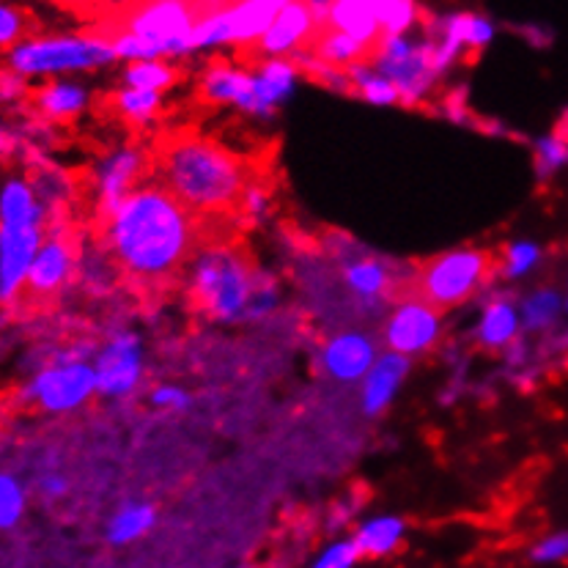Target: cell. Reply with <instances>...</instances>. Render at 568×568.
<instances>
[{
	"label": "cell",
	"mask_w": 568,
	"mask_h": 568,
	"mask_svg": "<svg viewBox=\"0 0 568 568\" xmlns=\"http://www.w3.org/2000/svg\"><path fill=\"white\" fill-rule=\"evenodd\" d=\"M497 270V258L486 251H459L423 261L413 275L404 277L402 300L423 303L437 313L465 303Z\"/></svg>",
	"instance_id": "obj_5"
},
{
	"label": "cell",
	"mask_w": 568,
	"mask_h": 568,
	"mask_svg": "<svg viewBox=\"0 0 568 568\" xmlns=\"http://www.w3.org/2000/svg\"><path fill=\"white\" fill-rule=\"evenodd\" d=\"M100 234L119 275L141 300L184 281L199 251V223L160 184L126 193Z\"/></svg>",
	"instance_id": "obj_1"
},
{
	"label": "cell",
	"mask_w": 568,
	"mask_h": 568,
	"mask_svg": "<svg viewBox=\"0 0 568 568\" xmlns=\"http://www.w3.org/2000/svg\"><path fill=\"white\" fill-rule=\"evenodd\" d=\"M97 387V374L83 363H69L61 368H48L37 376L28 396L42 409H72L89 398V393Z\"/></svg>",
	"instance_id": "obj_11"
},
{
	"label": "cell",
	"mask_w": 568,
	"mask_h": 568,
	"mask_svg": "<svg viewBox=\"0 0 568 568\" xmlns=\"http://www.w3.org/2000/svg\"><path fill=\"white\" fill-rule=\"evenodd\" d=\"M517 311L506 303H495L486 311L484 322H480V341L486 346H500L508 344L517 333Z\"/></svg>",
	"instance_id": "obj_24"
},
{
	"label": "cell",
	"mask_w": 568,
	"mask_h": 568,
	"mask_svg": "<svg viewBox=\"0 0 568 568\" xmlns=\"http://www.w3.org/2000/svg\"><path fill=\"white\" fill-rule=\"evenodd\" d=\"M407 374V361L402 355H387L376 363V368L371 371L368 385H365V409L376 413V409L385 407L390 402V396L396 393L398 382Z\"/></svg>",
	"instance_id": "obj_21"
},
{
	"label": "cell",
	"mask_w": 568,
	"mask_h": 568,
	"mask_svg": "<svg viewBox=\"0 0 568 568\" xmlns=\"http://www.w3.org/2000/svg\"><path fill=\"white\" fill-rule=\"evenodd\" d=\"M26 78H22L20 72H14V69H3L0 72V102H17L26 97Z\"/></svg>",
	"instance_id": "obj_35"
},
{
	"label": "cell",
	"mask_w": 568,
	"mask_h": 568,
	"mask_svg": "<svg viewBox=\"0 0 568 568\" xmlns=\"http://www.w3.org/2000/svg\"><path fill=\"white\" fill-rule=\"evenodd\" d=\"M0 225L9 229H26V225H42V206L26 182H9L0 193Z\"/></svg>",
	"instance_id": "obj_19"
},
{
	"label": "cell",
	"mask_w": 568,
	"mask_h": 568,
	"mask_svg": "<svg viewBox=\"0 0 568 568\" xmlns=\"http://www.w3.org/2000/svg\"><path fill=\"white\" fill-rule=\"evenodd\" d=\"M223 6L229 3L225 0H138L121 11L119 20L97 33H102L108 42L115 33L143 39L154 61H160L162 55H184L195 26Z\"/></svg>",
	"instance_id": "obj_4"
},
{
	"label": "cell",
	"mask_w": 568,
	"mask_h": 568,
	"mask_svg": "<svg viewBox=\"0 0 568 568\" xmlns=\"http://www.w3.org/2000/svg\"><path fill=\"white\" fill-rule=\"evenodd\" d=\"M536 165L541 176H552L555 171H560V168L568 165V138L552 135L547 138V141L538 143Z\"/></svg>",
	"instance_id": "obj_29"
},
{
	"label": "cell",
	"mask_w": 568,
	"mask_h": 568,
	"mask_svg": "<svg viewBox=\"0 0 568 568\" xmlns=\"http://www.w3.org/2000/svg\"><path fill=\"white\" fill-rule=\"evenodd\" d=\"M305 6H308L311 14L316 17L318 28H324V22H327L329 9H333V0H305Z\"/></svg>",
	"instance_id": "obj_36"
},
{
	"label": "cell",
	"mask_w": 568,
	"mask_h": 568,
	"mask_svg": "<svg viewBox=\"0 0 568 568\" xmlns=\"http://www.w3.org/2000/svg\"><path fill=\"white\" fill-rule=\"evenodd\" d=\"M149 171L195 220L242 223L261 206L253 162L190 126L156 138Z\"/></svg>",
	"instance_id": "obj_2"
},
{
	"label": "cell",
	"mask_w": 568,
	"mask_h": 568,
	"mask_svg": "<svg viewBox=\"0 0 568 568\" xmlns=\"http://www.w3.org/2000/svg\"><path fill=\"white\" fill-rule=\"evenodd\" d=\"M176 80V69H171L162 61H132V67L126 69V83L130 89L138 91H160L165 85H171Z\"/></svg>",
	"instance_id": "obj_25"
},
{
	"label": "cell",
	"mask_w": 568,
	"mask_h": 568,
	"mask_svg": "<svg viewBox=\"0 0 568 568\" xmlns=\"http://www.w3.org/2000/svg\"><path fill=\"white\" fill-rule=\"evenodd\" d=\"M439 313L423 303L404 300V305L390 316L385 341L396 355H417L428 349L437 338Z\"/></svg>",
	"instance_id": "obj_12"
},
{
	"label": "cell",
	"mask_w": 568,
	"mask_h": 568,
	"mask_svg": "<svg viewBox=\"0 0 568 568\" xmlns=\"http://www.w3.org/2000/svg\"><path fill=\"white\" fill-rule=\"evenodd\" d=\"M560 313V297L555 292H541L536 297L527 300L525 305V322L530 327H547L558 318Z\"/></svg>",
	"instance_id": "obj_31"
},
{
	"label": "cell",
	"mask_w": 568,
	"mask_h": 568,
	"mask_svg": "<svg viewBox=\"0 0 568 568\" xmlns=\"http://www.w3.org/2000/svg\"><path fill=\"white\" fill-rule=\"evenodd\" d=\"M156 104H160V97H156L154 91L130 89V91H124V94L115 97V108H119L121 113L132 121H146L149 115L154 113Z\"/></svg>",
	"instance_id": "obj_30"
},
{
	"label": "cell",
	"mask_w": 568,
	"mask_h": 568,
	"mask_svg": "<svg viewBox=\"0 0 568 568\" xmlns=\"http://www.w3.org/2000/svg\"><path fill=\"white\" fill-rule=\"evenodd\" d=\"M184 292L195 311L212 318H236L256 308L258 297H270L258 288L253 258L240 240L199 245L184 272Z\"/></svg>",
	"instance_id": "obj_3"
},
{
	"label": "cell",
	"mask_w": 568,
	"mask_h": 568,
	"mask_svg": "<svg viewBox=\"0 0 568 568\" xmlns=\"http://www.w3.org/2000/svg\"><path fill=\"white\" fill-rule=\"evenodd\" d=\"M225 3H231V0H225Z\"/></svg>",
	"instance_id": "obj_41"
},
{
	"label": "cell",
	"mask_w": 568,
	"mask_h": 568,
	"mask_svg": "<svg viewBox=\"0 0 568 568\" xmlns=\"http://www.w3.org/2000/svg\"><path fill=\"white\" fill-rule=\"evenodd\" d=\"M374 67L376 72L385 74L396 85L398 97L407 102L420 100L439 74L432 39H413L409 33L407 37L385 39L376 48Z\"/></svg>",
	"instance_id": "obj_7"
},
{
	"label": "cell",
	"mask_w": 568,
	"mask_h": 568,
	"mask_svg": "<svg viewBox=\"0 0 568 568\" xmlns=\"http://www.w3.org/2000/svg\"><path fill=\"white\" fill-rule=\"evenodd\" d=\"M152 521H154V511L149 506L126 508V511H121L119 517L113 519V525H110V538H113L115 544L132 541V538L143 536V532L152 527Z\"/></svg>",
	"instance_id": "obj_26"
},
{
	"label": "cell",
	"mask_w": 568,
	"mask_h": 568,
	"mask_svg": "<svg viewBox=\"0 0 568 568\" xmlns=\"http://www.w3.org/2000/svg\"><path fill=\"white\" fill-rule=\"evenodd\" d=\"M85 94L80 85L72 83H48L33 94V108L48 121H69L83 108Z\"/></svg>",
	"instance_id": "obj_20"
},
{
	"label": "cell",
	"mask_w": 568,
	"mask_h": 568,
	"mask_svg": "<svg viewBox=\"0 0 568 568\" xmlns=\"http://www.w3.org/2000/svg\"><path fill=\"white\" fill-rule=\"evenodd\" d=\"M324 28H333V31H341L346 33V37L357 39L365 48L374 50V55L376 48L382 44V39H385L379 28L376 0H333V9H329Z\"/></svg>",
	"instance_id": "obj_15"
},
{
	"label": "cell",
	"mask_w": 568,
	"mask_h": 568,
	"mask_svg": "<svg viewBox=\"0 0 568 568\" xmlns=\"http://www.w3.org/2000/svg\"><path fill=\"white\" fill-rule=\"evenodd\" d=\"M316 31L318 22L311 14L308 6H305V0H288L281 14L275 17V22L270 26V31L253 48L242 50L240 55L256 63L272 61V58L297 55V52L308 50Z\"/></svg>",
	"instance_id": "obj_9"
},
{
	"label": "cell",
	"mask_w": 568,
	"mask_h": 568,
	"mask_svg": "<svg viewBox=\"0 0 568 568\" xmlns=\"http://www.w3.org/2000/svg\"><path fill=\"white\" fill-rule=\"evenodd\" d=\"M538 256H541V253H538L536 245H530V242H519V245H514L511 251L506 253V272L514 277L525 275V272L536 264Z\"/></svg>",
	"instance_id": "obj_33"
},
{
	"label": "cell",
	"mask_w": 568,
	"mask_h": 568,
	"mask_svg": "<svg viewBox=\"0 0 568 568\" xmlns=\"http://www.w3.org/2000/svg\"><path fill=\"white\" fill-rule=\"evenodd\" d=\"M344 275L346 283H349L363 300H376L382 297V294H398V288H402L404 283V275L393 277L390 272H387V266L374 258L355 261V264L346 266Z\"/></svg>",
	"instance_id": "obj_18"
},
{
	"label": "cell",
	"mask_w": 568,
	"mask_h": 568,
	"mask_svg": "<svg viewBox=\"0 0 568 568\" xmlns=\"http://www.w3.org/2000/svg\"><path fill=\"white\" fill-rule=\"evenodd\" d=\"M156 402L160 404H184V396L182 393H176V390H162V393H156Z\"/></svg>",
	"instance_id": "obj_39"
},
{
	"label": "cell",
	"mask_w": 568,
	"mask_h": 568,
	"mask_svg": "<svg viewBox=\"0 0 568 568\" xmlns=\"http://www.w3.org/2000/svg\"><path fill=\"white\" fill-rule=\"evenodd\" d=\"M404 525L398 519H374L357 532L355 547L361 555H368V558H379V555H387L398 541H402Z\"/></svg>",
	"instance_id": "obj_23"
},
{
	"label": "cell",
	"mask_w": 568,
	"mask_h": 568,
	"mask_svg": "<svg viewBox=\"0 0 568 568\" xmlns=\"http://www.w3.org/2000/svg\"><path fill=\"white\" fill-rule=\"evenodd\" d=\"M374 363V341L363 333L338 335L324 349V365L335 379H357Z\"/></svg>",
	"instance_id": "obj_16"
},
{
	"label": "cell",
	"mask_w": 568,
	"mask_h": 568,
	"mask_svg": "<svg viewBox=\"0 0 568 568\" xmlns=\"http://www.w3.org/2000/svg\"><path fill=\"white\" fill-rule=\"evenodd\" d=\"M80 245L78 236L67 225H52L48 236L42 240L37 258H33L28 281L22 286V297L31 300L33 305H44L61 294L78 266Z\"/></svg>",
	"instance_id": "obj_8"
},
{
	"label": "cell",
	"mask_w": 568,
	"mask_h": 568,
	"mask_svg": "<svg viewBox=\"0 0 568 568\" xmlns=\"http://www.w3.org/2000/svg\"><path fill=\"white\" fill-rule=\"evenodd\" d=\"M288 0H231L225 6V17L231 26V44L236 50H247L270 31L275 17L281 14Z\"/></svg>",
	"instance_id": "obj_14"
},
{
	"label": "cell",
	"mask_w": 568,
	"mask_h": 568,
	"mask_svg": "<svg viewBox=\"0 0 568 568\" xmlns=\"http://www.w3.org/2000/svg\"><path fill=\"white\" fill-rule=\"evenodd\" d=\"M52 3L72 6V9H85V6H97V3H100V0H52Z\"/></svg>",
	"instance_id": "obj_40"
},
{
	"label": "cell",
	"mask_w": 568,
	"mask_h": 568,
	"mask_svg": "<svg viewBox=\"0 0 568 568\" xmlns=\"http://www.w3.org/2000/svg\"><path fill=\"white\" fill-rule=\"evenodd\" d=\"M14 149H17V141H14V135H11V132L6 130V124H3V121H0V162H3V160H9V156L14 154Z\"/></svg>",
	"instance_id": "obj_37"
},
{
	"label": "cell",
	"mask_w": 568,
	"mask_h": 568,
	"mask_svg": "<svg viewBox=\"0 0 568 568\" xmlns=\"http://www.w3.org/2000/svg\"><path fill=\"white\" fill-rule=\"evenodd\" d=\"M201 97L206 102H234L253 110V113H264L258 100L256 74L242 72L229 63H214L206 69L204 80H201Z\"/></svg>",
	"instance_id": "obj_13"
},
{
	"label": "cell",
	"mask_w": 568,
	"mask_h": 568,
	"mask_svg": "<svg viewBox=\"0 0 568 568\" xmlns=\"http://www.w3.org/2000/svg\"><path fill=\"white\" fill-rule=\"evenodd\" d=\"M113 44L102 33H72V37H28L9 50V67L22 78L33 74L74 72L94 69L113 61Z\"/></svg>",
	"instance_id": "obj_6"
},
{
	"label": "cell",
	"mask_w": 568,
	"mask_h": 568,
	"mask_svg": "<svg viewBox=\"0 0 568 568\" xmlns=\"http://www.w3.org/2000/svg\"><path fill=\"white\" fill-rule=\"evenodd\" d=\"M28 17L17 6L0 3V50H14L17 44L26 42Z\"/></svg>",
	"instance_id": "obj_28"
},
{
	"label": "cell",
	"mask_w": 568,
	"mask_h": 568,
	"mask_svg": "<svg viewBox=\"0 0 568 568\" xmlns=\"http://www.w3.org/2000/svg\"><path fill=\"white\" fill-rule=\"evenodd\" d=\"M521 31H525V37L530 39L532 44H549V42H552V33H549L547 28H541V26H527V28H521Z\"/></svg>",
	"instance_id": "obj_38"
},
{
	"label": "cell",
	"mask_w": 568,
	"mask_h": 568,
	"mask_svg": "<svg viewBox=\"0 0 568 568\" xmlns=\"http://www.w3.org/2000/svg\"><path fill=\"white\" fill-rule=\"evenodd\" d=\"M42 225H26V229L0 225V305H11L22 297V286L42 247Z\"/></svg>",
	"instance_id": "obj_10"
},
{
	"label": "cell",
	"mask_w": 568,
	"mask_h": 568,
	"mask_svg": "<svg viewBox=\"0 0 568 568\" xmlns=\"http://www.w3.org/2000/svg\"><path fill=\"white\" fill-rule=\"evenodd\" d=\"M138 371H141V357L132 338L115 341L108 352L100 357L97 368V387L104 393H124L135 385Z\"/></svg>",
	"instance_id": "obj_17"
},
{
	"label": "cell",
	"mask_w": 568,
	"mask_h": 568,
	"mask_svg": "<svg viewBox=\"0 0 568 568\" xmlns=\"http://www.w3.org/2000/svg\"><path fill=\"white\" fill-rule=\"evenodd\" d=\"M568 558V532H555L547 536L541 544H536L532 549V560L536 564H560Z\"/></svg>",
	"instance_id": "obj_32"
},
{
	"label": "cell",
	"mask_w": 568,
	"mask_h": 568,
	"mask_svg": "<svg viewBox=\"0 0 568 568\" xmlns=\"http://www.w3.org/2000/svg\"><path fill=\"white\" fill-rule=\"evenodd\" d=\"M357 558H361V552H357L355 541H344V544H335V547H329L313 568H352Z\"/></svg>",
	"instance_id": "obj_34"
},
{
	"label": "cell",
	"mask_w": 568,
	"mask_h": 568,
	"mask_svg": "<svg viewBox=\"0 0 568 568\" xmlns=\"http://www.w3.org/2000/svg\"><path fill=\"white\" fill-rule=\"evenodd\" d=\"M26 511V495L14 475L0 473V530H9Z\"/></svg>",
	"instance_id": "obj_27"
},
{
	"label": "cell",
	"mask_w": 568,
	"mask_h": 568,
	"mask_svg": "<svg viewBox=\"0 0 568 568\" xmlns=\"http://www.w3.org/2000/svg\"><path fill=\"white\" fill-rule=\"evenodd\" d=\"M376 11H379V28L385 39L407 37L423 17L420 0H376Z\"/></svg>",
	"instance_id": "obj_22"
}]
</instances>
